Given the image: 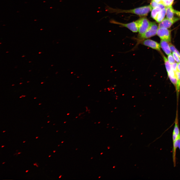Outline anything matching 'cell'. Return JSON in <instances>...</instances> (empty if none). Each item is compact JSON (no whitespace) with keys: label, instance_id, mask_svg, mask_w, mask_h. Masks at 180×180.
<instances>
[{"label":"cell","instance_id":"24","mask_svg":"<svg viewBox=\"0 0 180 180\" xmlns=\"http://www.w3.org/2000/svg\"><path fill=\"white\" fill-rule=\"evenodd\" d=\"M28 170H26V172H28Z\"/></svg>","mask_w":180,"mask_h":180},{"label":"cell","instance_id":"18","mask_svg":"<svg viewBox=\"0 0 180 180\" xmlns=\"http://www.w3.org/2000/svg\"><path fill=\"white\" fill-rule=\"evenodd\" d=\"M172 55L175 61L178 63L180 62V58L178 55L174 52H172Z\"/></svg>","mask_w":180,"mask_h":180},{"label":"cell","instance_id":"37","mask_svg":"<svg viewBox=\"0 0 180 180\" xmlns=\"http://www.w3.org/2000/svg\"><path fill=\"white\" fill-rule=\"evenodd\" d=\"M39 104V105H40V104Z\"/></svg>","mask_w":180,"mask_h":180},{"label":"cell","instance_id":"25","mask_svg":"<svg viewBox=\"0 0 180 180\" xmlns=\"http://www.w3.org/2000/svg\"><path fill=\"white\" fill-rule=\"evenodd\" d=\"M4 146H1V147H2V148H3V147H4Z\"/></svg>","mask_w":180,"mask_h":180},{"label":"cell","instance_id":"31","mask_svg":"<svg viewBox=\"0 0 180 180\" xmlns=\"http://www.w3.org/2000/svg\"><path fill=\"white\" fill-rule=\"evenodd\" d=\"M26 142V141H24L23 142V143H24V142Z\"/></svg>","mask_w":180,"mask_h":180},{"label":"cell","instance_id":"5","mask_svg":"<svg viewBox=\"0 0 180 180\" xmlns=\"http://www.w3.org/2000/svg\"><path fill=\"white\" fill-rule=\"evenodd\" d=\"M110 22L122 26L126 27L134 32H137L138 30V26L137 20L127 24H124L112 20Z\"/></svg>","mask_w":180,"mask_h":180},{"label":"cell","instance_id":"38","mask_svg":"<svg viewBox=\"0 0 180 180\" xmlns=\"http://www.w3.org/2000/svg\"><path fill=\"white\" fill-rule=\"evenodd\" d=\"M22 84V83H20V84Z\"/></svg>","mask_w":180,"mask_h":180},{"label":"cell","instance_id":"15","mask_svg":"<svg viewBox=\"0 0 180 180\" xmlns=\"http://www.w3.org/2000/svg\"><path fill=\"white\" fill-rule=\"evenodd\" d=\"M169 45L171 51L172 52H174L175 53L178 55L180 58V53L179 52L172 44L170 43H169Z\"/></svg>","mask_w":180,"mask_h":180},{"label":"cell","instance_id":"27","mask_svg":"<svg viewBox=\"0 0 180 180\" xmlns=\"http://www.w3.org/2000/svg\"><path fill=\"white\" fill-rule=\"evenodd\" d=\"M38 136H37V137H36V138H38Z\"/></svg>","mask_w":180,"mask_h":180},{"label":"cell","instance_id":"32","mask_svg":"<svg viewBox=\"0 0 180 180\" xmlns=\"http://www.w3.org/2000/svg\"><path fill=\"white\" fill-rule=\"evenodd\" d=\"M51 156V155L49 156H48V157H50Z\"/></svg>","mask_w":180,"mask_h":180},{"label":"cell","instance_id":"17","mask_svg":"<svg viewBox=\"0 0 180 180\" xmlns=\"http://www.w3.org/2000/svg\"><path fill=\"white\" fill-rule=\"evenodd\" d=\"M168 76L170 79V81L175 86H176V85L177 82V79L176 77H172L169 75H168Z\"/></svg>","mask_w":180,"mask_h":180},{"label":"cell","instance_id":"41","mask_svg":"<svg viewBox=\"0 0 180 180\" xmlns=\"http://www.w3.org/2000/svg\"></svg>","mask_w":180,"mask_h":180},{"label":"cell","instance_id":"29","mask_svg":"<svg viewBox=\"0 0 180 180\" xmlns=\"http://www.w3.org/2000/svg\"><path fill=\"white\" fill-rule=\"evenodd\" d=\"M5 162H3L2 163V164H4L5 163Z\"/></svg>","mask_w":180,"mask_h":180},{"label":"cell","instance_id":"21","mask_svg":"<svg viewBox=\"0 0 180 180\" xmlns=\"http://www.w3.org/2000/svg\"><path fill=\"white\" fill-rule=\"evenodd\" d=\"M177 69L178 71L180 72V62L178 64Z\"/></svg>","mask_w":180,"mask_h":180},{"label":"cell","instance_id":"36","mask_svg":"<svg viewBox=\"0 0 180 180\" xmlns=\"http://www.w3.org/2000/svg\"><path fill=\"white\" fill-rule=\"evenodd\" d=\"M23 96V97H24V96Z\"/></svg>","mask_w":180,"mask_h":180},{"label":"cell","instance_id":"7","mask_svg":"<svg viewBox=\"0 0 180 180\" xmlns=\"http://www.w3.org/2000/svg\"><path fill=\"white\" fill-rule=\"evenodd\" d=\"M180 19V18L176 17H175L172 20H170L166 18H165L159 24L158 28H169L174 22Z\"/></svg>","mask_w":180,"mask_h":180},{"label":"cell","instance_id":"10","mask_svg":"<svg viewBox=\"0 0 180 180\" xmlns=\"http://www.w3.org/2000/svg\"><path fill=\"white\" fill-rule=\"evenodd\" d=\"M166 18L170 20H173L175 18L174 17V10L172 5L166 6Z\"/></svg>","mask_w":180,"mask_h":180},{"label":"cell","instance_id":"2","mask_svg":"<svg viewBox=\"0 0 180 180\" xmlns=\"http://www.w3.org/2000/svg\"><path fill=\"white\" fill-rule=\"evenodd\" d=\"M158 28L155 22H150L149 27L146 32L142 34L138 35V40H140L147 39L155 36L156 34Z\"/></svg>","mask_w":180,"mask_h":180},{"label":"cell","instance_id":"40","mask_svg":"<svg viewBox=\"0 0 180 180\" xmlns=\"http://www.w3.org/2000/svg\"><path fill=\"white\" fill-rule=\"evenodd\" d=\"M34 98V99H35V98Z\"/></svg>","mask_w":180,"mask_h":180},{"label":"cell","instance_id":"14","mask_svg":"<svg viewBox=\"0 0 180 180\" xmlns=\"http://www.w3.org/2000/svg\"><path fill=\"white\" fill-rule=\"evenodd\" d=\"M161 10V8L158 7L153 8L151 12V16L152 18L154 19L157 14Z\"/></svg>","mask_w":180,"mask_h":180},{"label":"cell","instance_id":"12","mask_svg":"<svg viewBox=\"0 0 180 180\" xmlns=\"http://www.w3.org/2000/svg\"><path fill=\"white\" fill-rule=\"evenodd\" d=\"M175 74L177 80L176 87L178 94L180 90V72L177 71L175 72Z\"/></svg>","mask_w":180,"mask_h":180},{"label":"cell","instance_id":"16","mask_svg":"<svg viewBox=\"0 0 180 180\" xmlns=\"http://www.w3.org/2000/svg\"><path fill=\"white\" fill-rule=\"evenodd\" d=\"M168 60L171 64L175 62V60L171 54L168 55Z\"/></svg>","mask_w":180,"mask_h":180},{"label":"cell","instance_id":"30","mask_svg":"<svg viewBox=\"0 0 180 180\" xmlns=\"http://www.w3.org/2000/svg\"><path fill=\"white\" fill-rule=\"evenodd\" d=\"M6 131H4L3 132H5Z\"/></svg>","mask_w":180,"mask_h":180},{"label":"cell","instance_id":"11","mask_svg":"<svg viewBox=\"0 0 180 180\" xmlns=\"http://www.w3.org/2000/svg\"><path fill=\"white\" fill-rule=\"evenodd\" d=\"M166 14V7L162 9L159 12L154 20L157 22L160 23L164 20Z\"/></svg>","mask_w":180,"mask_h":180},{"label":"cell","instance_id":"33","mask_svg":"<svg viewBox=\"0 0 180 180\" xmlns=\"http://www.w3.org/2000/svg\"><path fill=\"white\" fill-rule=\"evenodd\" d=\"M36 166H37V167H38V166H37V165H36Z\"/></svg>","mask_w":180,"mask_h":180},{"label":"cell","instance_id":"22","mask_svg":"<svg viewBox=\"0 0 180 180\" xmlns=\"http://www.w3.org/2000/svg\"><path fill=\"white\" fill-rule=\"evenodd\" d=\"M164 0H160V4H161L163 1Z\"/></svg>","mask_w":180,"mask_h":180},{"label":"cell","instance_id":"26","mask_svg":"<svg viewBox=\"0 0 180 180\" xmlns=\"http://www.w3.org/2000/svg\"><path fill=\"white\" fill-rule=\"evenodd\" d=\"M21 153V152H19L18 153V154H20Z\"/></svg>","mask_w":180,"mask_h":180},{"label":"cell","instance_id":"19","mask_svg":"<svg viewBox=\"0 0 180 180\" xmlns=\"http://www.w3.org/2000/svg\"><path fill=\"white\" fill-rule=\"evenodd\" d=\"M177 65L178 64L176 62H175L171 64L172 69L175 72L178 71L177 69Z\"/></svg>","mask_w":180,"mask_h":180},{"label":"cell","instance_id":"4","mask_svg":"<svg viewBox=\"0 0 180 180\" xmlns=\"http://www.w3.org/2000/svg\"><path fill=\"white\" fill-rule=\"evenodd\" d=\"M156 34L161 40L168 42L171 41V31L167 28H158Z\"/></svg>","mask_w":180,"mask_h":180},{"label":"cell","instance_id":"9","mask_svg":"<svg viewBox=\"0 0 180 180\" xmlns=\"http://www.w3.org/2000/svg\"><path fill=\"white\" fill-rule=\"evenodd\" d=\"M160 44L162 48L167 55H168L171 54V51L168 42L161 40L160 41Z\"/></svg>","mask_w":180,"mask_h":180},{"label":"cell","instance_id":"8","mask_svg":"<svg viewBox=\"0 0 180 180\" xmlns=\"http://www.w3.org/2000/svg\"><path fill=\"white\" fill-rule=\"evenodd\" d=\"M173 144H178L180 142V131L176 121L175 125L172 135Z\"/></svg>","mask_w":180,"mask_h":180},{"label":"cell","instance_id":"28","mask_svg":"<svg viewBox=\"0 0 180 180\" xmlns=\"http://www.w3.org/2000/svg\"><path fill=\"white\" fill-rule=\"evenodd\" d=\"M56 151L55 150H54L53 151V152H56Z\"/></svg>","mask_w":180,"mask_h":180},{"label":"cell","instance_id":"13","mask_svg":"<svg viewBox=\"0 0 180 180\" xmlns=\"http://www.w3.org/2000/svg\"><path fill=\"white\" fill-rule=\"evenodd\" d=\"M163 57L164 62L165 64L167 72L168 73L172 70V67L171 64L169 62L166 58L164 55Z\"/></svg>","mask_w":180,"mask_h":180},{"label":"cell","instance_id":"20","mask_svg":"<svg viewBox=\"0 0 180 180\" xmlns=\"http://www.w3.org/2000/svg\"><path fill=\"white\" fill-rule=\"evenodd\" d=\"M174 14H176L178 16L180 17V12L177 10H174Z\"/></svg>","mask_w":180,"mask_h":180},{"label":"cell","instance_id":"34","mask_svg":"<svg viewBox=\"0 0 180 180\" xmlns=\"http://www.w3.org/2000/svg\"><path fill=\"white\" fill-rule=\"evenodd\" d=\"M50 122V121L48 122H48Z\"/></svg>","mask_w":180,"mask_h":180},{"label":"cell","instance_id":"39","mask_svg":"<svg viewBox=\"0 0 180 180\" xmlns=\"http://www.w3.org/2000/svg\"><path fill=\"white\" fill-rule=\"evenodd\" d=\"M21 97H20V98H21Z\"/></svg>","mask_w":180,"mask_h":180},{"label":"cell","instance_id":"35","mask_svg":"<svg viewBox=\"0 0 180 180\" xmlns=\"http://www.w3.org/2000/svg\"><path fill=\"white\" fill-rule=\"evenodd\" d=\"M43 83H44L43 82H42L41 83L42 84Z\"/></svg>","mask_w":180,"mask_h":180},{"label":"cell","instance_id":"3","mask_svg":"<svg viewBox=\"0 0 180 180\" xmlns=\"http://www.w3.org/2000/svg\"><path fill=\"white\" fill-rule=\"evenodd\" d=\"M137 20L138 26V35L142 34L149 28L150 22L145 17L140 18Z\"/></svg>","mask_w":180,"mask_h":180},{"label":"cell","instance_id":"23","mask_svg":"<svg viewBox=\"0 0 180 180\" xmlns=\"http://www.w3.org/2000/svg\"><path fill=\"white\" fill-rule=\"evenodd\" d=\"M34 166H35V165H36L37 164H36V163H35V164H34Z\"/></svg>","mask_w":180,"mask_h":180},{"label":"cell","instance_id":"1","mask_svg":"<svg viewBox=\"0 0 180 180\" xmlns=\"http://www.w3.org/2000/svg\"><path fill=\"white\" fill-rule=\"evenodd\" d=\"M152 9L150 5L130 10H121L110 8L109 10L112 12L130 13L140 16H144L147 15L152 10Z\"/></svg>","mask_w":180,"mask_h":180},{"label":"cell","instance_id":"6","mask_svg":"<svg viewBox=\"0 0 180 180\" xmlns=\"http://www.w3.org/2000/svg\"><path fill=\"white\" fill-rule=\"evenodd\" d=\"M141 44L152 49L160 51V46L157 42L150 39L139 40Z\"/></svg>","mask_w":180,"mask_h":180}]
</instances>
